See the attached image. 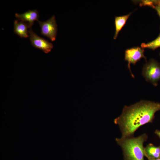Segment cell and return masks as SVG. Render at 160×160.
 I'll return each instance as SVG.
<instances>
[{"mask_svg": "<svg viewBox=\"0 0 160 160\" xmlns=\"http://www.w3.org/2000/svg\"><path fill=\"white\" fill-rule=\"evenodd\" d=\"M28 24L22 21L19 22L15 20L14 22V33L21 38H27L29 37L28 28Z\"/></svg>", "mask_w": 160, "mask_h": 160, "instance_id": "cell-8", "label": "cell"}, {"mask_svg": "<svg viewBox=\"0 0 160 160\" xmlns=\"http://www.w3.org/2000/svg\"><path fill=\"white\" fill-rule=\"evenodd\" d=\"M142 74L146 80L156 87L160 80V63L151 59L143 67Z\"/></svg>", "mask_w": 160, "mask_h": 160, "instance_id": "cell-3", "label": "cell"}, {"mask_svg": "<svg viewBox=\"0 0 160 160\" xmlns=\"http://www.w3.org/2000/svg\"><path fill=\"white\" fill-rule=\"evenodd\" d=\"M15 16L18 20L27 23L29 28L31 27L35 20L37 21L38 20L39 15L37 11L34 10H28L22 14L16 13Z\"/></svg>", "mask_w": 160, "mask_h": 160, "instance_id": "cell-7", "label": "cell"}, {"mask_svg": "<svg viewBox=\"0 0 160 160\" xmlns=\"http://www.w3.org/2000/svg\"><path fill=\"white\" fill-rule=\"evenodd\" d=\"M148 159V160H160V159H152L149 158H147Z\"/></svg>", "mask_w": 160, "mask_h": 160, "instance_id": "cell-15", "label": "cell"}, {"mask_svg": "<svg viewBox=\"0 0 160 160\" xmlns=\"http://www.w3.org/2000/svg\"><path fill=\"white\" fill-rule=\"evenodd\" d=\"M141 47L143 48H148L155 50L160 47V33L157 37L153 40L147 43H142Z\"/></svg>", "mask_w": 160, "mask_h": 160, "instance_id": "cell-11", "label": "cell"}, {"mask_svg": "<svg viewBox=\"0 0 160 160\" xmlns=\"http://www.w3.org/2000/svg\"><path fill=\"white\" fill-rule=\"evenodd\" d=\"M155 133L160 138V130H156Z\"/></svg>", "mask_w": 160, "mask_h": 160, "instance_id": "cell-14", "label": "cell"}, {"mask_svg": "<svg viewBox=\"0 0 160 160\" xmlns=\"http://www.w3.org/2000/svg\"><path fill=\"white\" fill-rule=\"evenodd\" d=\"M41 28V34L49 38L51 41L56 39L57 31V25L55 15L45 21L38 20Z\"/></svg>", "mask_w": 160, "mask_h": 160, "instance_id": "cell-5", "label": "cell"}, {"mask_svg": "<svg viewBox=\"0 0 160 160\" xmlns=\"http://www.w3.org/2000/svg\"><path fill=\"white\" fill-rule=\"evenodd\" d=\"M129 14L121 16H115L114 24L115 26V33L113 38L116 39L120 31L126 23L129 17L132 14Z\"/></svg>", "mask_w": 160, "mask_h": 160, "instance_id": "cell-9", "label": "cell"}, {"mask_svg": "<svg viewBox=\"0 0 160 160\" xmlns=\"http://www.w3.org/2000/svg\"><path fill=\"white\" fill-rule=\"evenodd\" d=\"M159 6H160V0H159Z\"/></svg>", "mask_w": 160, "mask_h": 160, "instance_id": "cell-16", "label": "cell"}, {"mask_svg": "<svg viewBox=\"0 0 160 160\" xmlns=\"http://www.w3.org/2000/svg\"><path fill=\"white\" fill-rule=\"evenodd\" d=\"M145 157L154 159H160V145L154 146L151 143L148 144L145 148Z\"/></svg>", "mask_w": 160, "mask_h": 160, "instance_id": "cell-10", "label": "cell"}, {"mask_svg": "<svg viewBox=\"0 0 160 160\" xmlns=\"http://www.w3.org/2000/svg\"><path fill=\"white\" fill-rule=\"evenodd\" d=\"M159 55H160V53H159Z\"/></svg>", "mask_w": 160, "mask_h": 160, "instance_id": "cell-17", "label": "cell"}, {"mask_svg": "<svg viewBox=\"0 0 160 160\" xmlns=\"http://www.w3.org/2000/svg\"><path fill=\"white\" fill-rule=\"evenodd\" d=\"M160 110V103L141 100L129 106H124L121 115L113 122L119 125L121 137H132L140 127L152 123L155 113Z\"/></svg>", "mask_w": 160, "mask_h": 160, "instance_id": "cell-1", "label": "cell"}, {"mask_svg": "<svg viewBox=\"0 0 160 160\" xmlns=\"http://www.w3.org/2000/svg\"><path fill=\"white\" fill-rule=\"evenodd\" d=\"M144 49L139 47L128 49L125 51L124 60L128 62V68L133 78H135V76L131 71L130 64L135 65L136 63L142 58H144L146 61V58L144 55Z\"/></svg>", "mask_w": 160, "mask_h": 160, "instance_id": "cell-4", "label": "cell"}, {"mask_svg": "<svg viewBox=\"0 0 160 160\" xmlns=\"http://www.w3.org/2000/svg\"><path fill=\"white\" fill-rule=\"evenodd\" d=\"M147 138V134L144 133L136 137L116 138L115 140L123 150L124 160H144L143 145Z\"/></svg>", "mask_w": 160, "mask_h": 160, "instance_id": "cell-2", "label": "cell"}, {"mask_svg": "<svg viewBox=\"0 0 160 160\" xmlns=\"http://www.w3.org/2000/svg\"><path fill=\"white\" fill-rule=\"evenodd\" d=\"M28 33L31 43L34 47L41 49L46 53L51 51L53 47L52 43L38 36L33 31L31 28H29Z\"/></svg>", "mask_w": 160, "mask_h": 160, "instance_id": "cell-6", "label": "cell"}, {"mask_svg": "<svg viewBox=\"0 0 160 160\" xmlns=\"http://www.w3.org/2000/svg\"><path fill=\"white\" fill-rule=\"evenodd\" d=\"M159 0H142L140 3V6H148L154 8L155 6L159 4Z\"/></svg>", "mask_w": 160, "mask_h": 160, "instance_id": "cell-12", "label": "cell"}, {"mask_svg": "<svg viewBox=\"0 0 160 160\" xmlns=\"http://www.w3.org/2000/svg\"><path fill=\"white\" fill-rule=\"evenodd\" d=\"M154 9H156L158 14L160 17V6L158 4L156 6Z\"/></svg>", "mask_w": 160, "mask_h": 160, "instance_id": "cell-13", "label": "cell"}]
</instances>
